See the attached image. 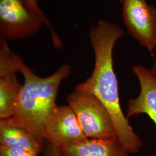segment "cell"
Here are the masks:
<instances>
[{"label":"cell","mask_w":156,"mask_h":156,"mask_svg":"<svg viewBox=\"0 0 156 156\" xmlns=\"http://www.w3.org/2000/svg\"><path fill=\"white\" fill-rule=\"evenodd\" d=\"M119 1H120V2H123V1H124V0H119Z\"/></svg>","instance_id":"obj_14"},{"label":"cell","mask_w":156,"mask_h":156,"mask_svg":"<svg viewBox=\"0 0 156 156\" xmlns=\"http://www.w3.org/2000/svg\"><path fill=\"white\" fill-rule=\"evenodd\" d=\"M45 139L13 117L0 120V145L38 154L45 149Z\"/></svg>","instance_id":"obj_9"},{"label":"cell","mask_w":156,"mask_h":156,"mask_svg":"<svg viewBox=\"0 0 156 156\" xmlns=\"http://www.w3.org/2000/svg\"><path fill=\"white\" fill-rule=\"evenodd\" d=\"M49 26L38 0H0V34L5 39H26Z\"/></svg>","instance_id":"obj_3"},{"label":"cell","mask_w":156,"mask_h":156,"mask_svg":"<svg viewBox=\"0 0 156 156\" xmlns=\"http://www.w3.org/2000/svg\"><path fill=\"white\" fill-rule=\"evenodd\" d=\"M133 72L139 81L140 93L128 101L126 117L128 119L145 114L156 126V76L151 69L141 65L134 66Z\"/></svg>","instance_id":"obj_8"},{"label":"cell","mask_w":156,"mask_h":156,"mask_svg":"<svg viewBox=\"0 0 156 156\" xmlns=\"http://www.w3.org/2000/svg\"><path fill=\"white\" fill-rule=\"evenodd\" d=\"M44 153V156H62L59 149L49 142L45 145Z\"/></svg>","instance_id":"obj_12"},{"label":"cell","mask_w":156,"mask_h":156,"mask_svg":"<svg viewBox=\"0 0 156 156\" xmlns=\"http://www.w3.org/2000/svg\"><path fill=\"white\" fill-rule=\"evenodd\" d=\"M124 34L117 24L102 19L91 27L89 37L94 53V67L90 78L76 85L75 89L90 93L102 102L111 116L118 139L131 154L139 152L143 142L122 109L113 60L115 45Z\"/></svg>","instance_id":"obj_1"},{"label":"cell","mask_w":156,"mask_h":156,"mask_svg":"<svg viewBox=\"0 0 156 156\" xmlns=\"http://www.w3.org/2000/svg\"><path fill=\"white\" fill-rule=\"evenodd\" d=\"M67 101L88 138L107 140L117 138L111 115L94 95L75 89L68 96Z\"/></svg>","instance_id":"obj_4"},{"label":"cell","mask_w":156,"mask_h":156,"mask_svg":"<svg viewBox=\"0 0 156 156\" xmlns=\"http://www.w3.org/2000/svg\"><path fill=\"white\" fill-rule=\"evenodd\" d=\"M69 105L56 106L45 127V139L57 147L87 139Z\"/></svg>","instance_id":"obj_7"},{"label":"cell","mask_w":156,"mask_h":156,"mask_svg":"<svg viewBox=\"0 0 156 156\" xmlns=\"http://www.w3.org/2000/svg\"><path fill=\"white\" fill-rule=\"evenodd\" d=\"M58 148L62 156H130L117 138H87Z\"/></svg>","instance_id":"obj_10"},{"label":"cell","mask_w":156,"mask_h":156,"mask_svg":"<svg viewBox=\"0 0 156 156\" xmlns=\"http://www.w3.org/2000/svg\"><path fill=\"white\" fill-rule=\"evenodd\" d=\"M23 59L8 45L0 48V118L12 117L22 85L17 80Z\"/></svg>","instance_id":"obj_6"},{"label":"cell","mask_w":156,"mask_h":156,"mask_svg":"<svg viewBox=\"0 0 156 156\" xmlns=\"http://www.w3.org/2000/svg\"><path fill=\"white\" fill-rule=\"evenodd\" d=\"M152 73H153V74L156 76V62L154 63V64L153 65V66L151 68V69Z\"/></svg>","instance_id":"obj_13"},{"label":"cell","mask_w":156,"mask_h":156,"mask_svg":"<svg viewBox=\"0 0 156 156\" xmlns=\"http://www.w3.org/2000/svg\"><path fill=\"white\" fill-rule=\"evenodd\" d=\"M122 19L129 34L153 55L156 48V8L146 0H124Z\"/></svg>","instance_id":"obj_5"},{"label":"cell","mask_w":156,"mask_h":156,"mask_svg":"<svg viewBox=\"0 0 156 156\" xmlns=\"http://www.w3.org/2000/svg\"><path fill=\"white\" fill-rule=\"evenodd\" d=\"M71 71L70 65L63 64L52 75L42 78L23 62L19 73L24 77V83L12 117L45 138L47 121L57 106L58 87Z\"/></svg>","instance_id":"obj_2"},{"label":"cell","mask_w":156,"mask_h":156,"mask_svg":"<svg viewBox=\"0 0 156 156\" xmlns=\"http://www.w3.org/2000/svg\"><path fill=\"white\" fill-rule=\"evenodd\" d=\"M0 156H38V154L27 151L8 147L0 145Z\"/></svg>","instance_id":"obj_11"}]
</instances>
